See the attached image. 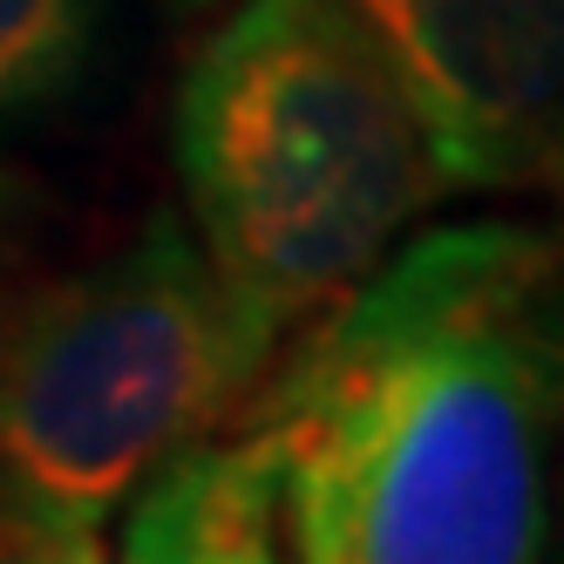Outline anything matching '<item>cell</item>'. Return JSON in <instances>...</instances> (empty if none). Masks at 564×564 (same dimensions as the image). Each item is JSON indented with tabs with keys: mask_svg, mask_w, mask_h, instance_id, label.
<instances>
[{
	"mask_svg": "<svg viewBox=\"0 0 564 564\" xmlns=\"http://www.w3.org/2000/svg\"><path fill=\"white\" fill-rule=\"evenodd\" d=\"M246 429L306 564H517L551 538L564 429V246L435 225L306 319Z\"/></svg>",
	"mask_w": 564,
	"mask_h": 564,
	"instance_id": "obj_1",
	"label": "cell"
},
{
	"mask_svg": "<svg viewBox=\"0 0 564 564\" xmlns=\"http://www.w3.org/2000/svg\"><path fill=\"white\" fill-rule=\"evenodd\" d=\"M171 143L197 246L272 354L442 197L409 89L340 0H238L184 68Z\"/></svg>",
	"mask_w": 564,
	"mask_h": 564,
	"instance_id": "obj_2",
	"label": "cell"
},
{
	"mask_svg": "<svg viewBox=\"0 0 564 564\" xmlns=\"http://www.w3.org/2000/svg\"><path fill=\"white\" fill-rule=\"evenodd\" d=\"M272 360L205 246L150 218L123 252L0 319V523L42 557H102L137 482L177 442L225 429Z\"/></svg>",
	"mask_w": 564,
	"mask_h": 564,
	"instance_id": "obj_3",
	"label": "cell"
},
{
	"mask_svg": "<svg viewBox=\"0 0 564 564\" xmlns=\"http://www.w3.org/2000/svg\"><path fill=\"white\" fill-rule=\"evenodd\" d=\"M409 89L442 191L538 184L564 137V0H340Z\"/></svg>",
	"mask_w": 564,
	"mask_h": 564,
	"instance_id": "obj_4",
	"label": "cell"
},
{
	"mask_svg": "<svg viewBox=\"0 0 564 564\" xmlns=\"http://www.w3.org/2000/svg\"><path fill=\"white\" fill-rule=\"evenodd\" d=\"M116 551L137 564H265L286 557V490L265 435L238 422L177 442L137 490Z\"/></svg>",
	"mask_w": 564,
	"mask_h": 564,
	"instance_id": "obj_5",
	"label": "cell"
},
{
	"mask_svg": "<svg viewBox=\"0 0 564 564\" xmlns=\"http://www.w3.org/2000/svg\"><path fill=\"white\" fill-rule=\"evenodd\" d=\"M96 48V0H0V130L75 89Z\"/></svg>",
	"mask_w": 564,
	"mask_h": 564,
	"instance_id": "obj_6",
	"label": "cell"
},
{
	"mask_svg": "<svg viewBox=\"0 0 564 564\" xmlns=\"http://www.w3.org/2000/svg\"><path fill=\"white\" fill-rule=\"evenodd\" d=\"M538 184H551V191H557V205H564V137H557V150H551V164H544Z\"/></svg>",
	"mask_w": 564,
	"mask_h": 564,
	"instance_id": "obj_7",
	"label": "cell"
}]
</instances>
